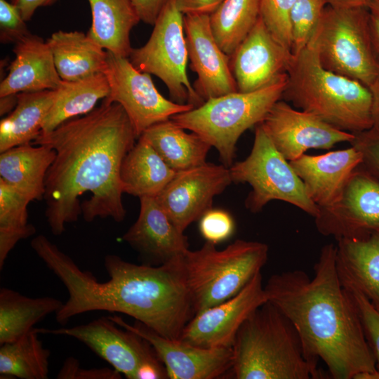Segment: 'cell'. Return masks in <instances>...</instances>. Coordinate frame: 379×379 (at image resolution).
<instances>
[{
    "label": "cell",
    "mask_w": 379,
    "mask_h": 379,
    "mask_svg": "<svg viewBox=\"0 0 379 379\" xmlns=\"http://www.w3.org/2000/svg\"><path fill=\"white\" fill-rule=\"evenodd\" d=\"M128 151L120 168L124 193L156 197L175 175L157 151L143 138Z\"/></svg>",
    "instance_id": "obj_27"
},
{
    "label": "cell",
    "mask_w": 379,
    "mask_h": 379,
    "mask_svg": "<svg viewBox=\"0 0 379 379\" xmlns=\"http://www.w3.org/2000/svg\"><path fill=\"white\" fill-rule=\"evenodd\" d=\"M231 182L229 167L206 162L176 172L156 199L172 222L184 232L212 208L213 198Z\"/></svg>",
    "instance_id": "obj_14"
},
{
    "label": "cell",
    "mask_w": 379,
    "mask_h": 379,
    "mask_svg": "<svg viewBox=\"0 0 379 379\" xmlns=\"http://www.w3.org/2000/svg\"><path fill=\"white\" fill-rule=\"evenodd\" d=\"M62 80L74 81L103 72L107 51L81 32L62 30L46 41Z\"/></svg>",
    "instance_id": "obj_25"
},
{
    "label": "cell",
    "mask_w": 379,
    "mask_h": 379,
    "mask_svg": "<svg viewBox=\"0 0 379 379\" xmlns=\"http://www.w3.org/2000/svg\"><path fill=\"white\" fill-rule=\"evenodd\" d=\"M140 201L138 218L123 239L140 253L142 264L161 265L187 251V237L172 222L156 197H142Z\"/></svg>",
    "instance_id": "obj_20"
},
{
    "label": "cell",
    "mask_w": 379,
    "mask_h": 379,
    "mask_svg": "<svg viewBox=\"0 0 379 379\" xmlns=\"http://www.w3.org/2000/svg\"><path fill=\"white\" fill-rule=\"evenodd\" d=\"M260 16V0H223L209 15L214 38L230 57Z\"/></svg>",
    "instance_id": "obj_32"
},
{
    "label": "cell",
    "mask_w": 379,
    "mask_h": 379,
    "mask_svg": "<svg viewBox=\"0 0 379 379\" xmlns=\"http://www.w3.org/2000/svg\"><path fill=\"white\" fill-rule=\"evenodd\" d=\"M327 69L368 88L379 77L367 7L327 5L310 41Z\"/></svg>",
    "instance_id": "obj_8"
},
{
    "label": "cell",
    "mask_w": 379,
    "mask_h": 379,
    "mask_svg": "<svg viewBox=\"0 0 379 379\" xmlns=\"http://www.w3.org/2000/svg\"><path fill=\"white\" fill-rule=\"evenodd\" d=\"M354 135L350 144L361 153V165L379 179V130L372 127Z\"/></svg>",
    "instance_id": "obj_40"
},
{
    "label": "cell",
    "mask_w": 379,
    "mask_h": 379,
    "mask_svg": "<svg viewBox=\"0 0 379 379\" xmlns=\"http://www.w3.org/2000/svg\"><path fill=\"white\" fill-rule=\"evenodd\" d=\"M267 301L260 272L231 298L196 314L179 340L201 348H232L241 324Z\"/></svg>",
    "instance_id": "obj_15"
},
{
    "label": "cell",
    "mask_w": 379,
    "mask_h": 379,
    "mask_svg": "<svg viewBox=\"0 0 379 379\" xmlns=\"http://www.w3.org/2000/svg\"><path fill=\"white\" fill-rule=\"evenodd\" d=\"M107 53L103 73L108 81L109 93L103 100L123 107L138 139L150 126L194 107L166 99L157 89L149 74L135 68L128 58Z\"/></svg>",
    "instance_id": "obj_11"
},
{
    "label": "cell",
    "mask_w": 379,
    "mask_h": 379,
    "mask_svg": "<svg viewBox=\"0 0 379 379\" xmlns=\"http://www.w3.org/2000/svg\"><path fill=\"white\" fill-rule=\"evenodd\" d=\"M287 74L274 83L251 92L237 91L206 100L171 119L200 135L218 152L222 164H233L236 145L248 128L261 123L272 106L282 98Z\"/></svg>",
    "instance_id": "obj_7"
},
{
    "label": "cell",
    "mask_w": 379,
    "mask_h": 379,
    "mask_svg": "<svg viewBox=\"0 0 379 379\" xmlns=\"http://www.w3.org/2000/svg\"><path fill=\"white\" fill-rule=\"evenodd\" d=\"M14 60L0 84V98L23 92L55 90L62 82L46 41L32 33L13 49Z\"/></svg>",
    "instance_id": "obj_22"
},
{
    "label": "cell",
    "mask_w": 379,
    "mask_h": 379,
    "mask_svg": "<svg viewBox=\"0 0 379 379\" xmlns=\"http://www.w3.org/2000/svg\"><path fill=\"white\" fill-rule=\"evenodd\" d=\"M55 157V151L44 145L10 148L0 154V180L31 201L44 199L46 174Z\"/></svg>",
    "instance_id": "obj_24"
},
{
    "label": "cell",
    "mask_w": 379,
    "mask_h": 379,
    "mask_svg": "<svg viewBox=\"0 0 379 379\" xmlns=\"http://www.w3.org/2000/svg\"><path fill=\"white\" fill-rule=\"evenodd\" d=\"M20 11L10 1L0 0V41L15 44L30 34Z\"/></svg>",
    "instance_id": "obj_39"
},
{
    "label": "cell",
    "mask_w": 379,
    "mask_h": 379,
    "mask_svg": "<svg viewBox=\"0 0 379 379\" xmlns=\"http://www.w3.org/2000/svg\"><path fill=\"white\" fill-rule=\"evenodd\" d=\"M337 248L324 246L311 279L294 270L272 275L264 286L267 301L295 326L307 359L326 365L334 379H379L356 305L336 266Z\"/></svg>",
    "instance_id": "obj_3"
},
{
    "label": "cell",
    "mask_w": 379,
    "mask_h": 379,
    "mask_svg": "<svg viewBox=\"0 0 379 379\" xmlns=\"http://www.w3.org/2000/svg\"><path fill=\"white\" fill-rule=\"evenodd\" d=\"M267 244L237 239L222 250L206 241L178 258L194 315L238 293L265 265Z\"/></svg>",
    "instance_id": "obj_6"
},
{
    "label": "cell",
    "mask_w": 379,
    "mask_h": 379,
    "mask_svg": "<svg viewBox=\"0 0 379 379\" xmlns=\"http://www.w3.org/2000/svg\"><path fill=\"white\" fill-rule=\"evenodd\" d=\"M119 327L108 317H102L70 328L35 330L39 334L74 338L126 378L135 379L136 371L142 365L160 359L147 340L133 331Z\"/></svg>",
    "instance_id": "obj_13"
},
{
    "label": "cell",
    "mask_w": 379,
    "mask_h": 379,
    "mask_svg": "<svg viewBox=\"0 0 379 379\" xmlns=\"http://www.w3.org/2000/svg\"><path fill=\"white\" fill-rule=\"evenodd\" d=\"M188 58L197 73L194 89L206 101L238 91L230 67V57L217 44L208 14L184 15Z\"/></svg>",
    "instance_id": "obj_19"
},
{
    "label": "cell",
    "mask_w": 379,
    "mask_h": 379,
    "mask_svg": "<svg viewBox=\"0 0 379 379\" xmlns=\"http://www.w3.org/2000/svg\"><path fill=\"white\" fill-rule=\"evenodd\" d=\"M373 98V127L379 130V77L369 87Z\"/></svg>",
    "instance_id": "obj_46"
},
{
    "label": "cell",
    "mask_w": 379,
    "mask_h": 379,
    "mask_svg": "<svg viewBox=\"0 0 379 379\" xmlns=\"http://www.w3.org/2000/svg\"><path fill=\"white\" fill-rule=\"evenodd\" d=\"M293 55L267 27L260 16L230 56V67L239 92L264 88L287 74Z\"/></svg>",
    "instance_id": "obj_18"
},
{
    "label": "cell",
    "mask_w": 379,
    "mask_h": 379,
    "mask_svg": "<svg viewBox=\"0 0 379 379\" xmlns=\"http://www.w3.org/2000/svg\"><path fill=\"white\" fill-rule=\"evenodd\" d=\"M138 137L118 103L102 101L91 112L41 133L34 145L55 151L46 177L45 216L51 232L61 235L78 220L125 218L120 168Z\"/></svg>",
    "instance_id": "obj_1"
},
{
    "label": "cell",
    "mask_w": 379,
    "mask_h": 379,
    "mask_svg": "<svg viewBox=\"0 0 379 379\" xmlns=\"http://www.w3.org/2000/svg\"><path fill=\"white\" fill-rule=\"evenodd\" d=\"M55 92L41 133L50 132L67 120L91 112L100 100L108 95L109 84L105 74L100 72L78 80H62Z\"/></svg>",
    "instance_id": "obj_29"
},
{
    "label": "cell",
    "mask_w": 379,
    "mask_h": 379,
    "mask_svg": "<svg viewBox=\"0 0 379 379\" xmlns=\"http://www.w3.org/2000/svg\"><path fill=\"white\" fill-rule=\"evenodd\" d=\"M168 0H133L140 20L154 25L159 13Z\"/></svg>",
    "instance_id": "obj_42"
},
{
    "label": "cell",
    "mask_w": 379,
    "mask_h": 379,
    "mask_svg": "<svg viewBox=\"0 0 379 379\" xmlns=\"http://www.w3.org/2000/svg\"><path fill=\"white\" fill-rule=\"evenodd\" d=\"M179 10L184 14L212 13L223 0H175Z\"/></svg>",
    "instance_id": "obj_43"
},
{
    "label": "cell",
    "mask_w": 379,
    "mask_h": 379,
    "mask_svg": "<svg viewBox=\"0 0 379 379\" xmlns=\"http://www.w3.org/2000/svg\"><path fill=\"white\" fill-rule=\"evenodd\" d=\"M199 231L206 241L217 244L232 235L234 222L228 212L211 208L199 219Z\"/></svg>",
    "instance_id": "obj_38"
},
{
    "label": "cell",
    "mask_w": 379,
    "mask_h": 379,
    "mask_svg": "<svg viewBox=\"0 0 379 379\" xmlns=\"http://www.w3.org/2000/svg\"><path fill=\"white\" fill-rule=\"evenodd\" d=\"M261 124L276 148L289 161L309 149H330L338 142L351 143L355 136L281 100L272 106Z\"/></svg>",
    "instance_id": "obj_16"
},
{
    "label": "cell",
    "mask_w": 379,
    "mask_h": 379,
    "mask_svg": "<svg viewBox=\"0 0 379 379\" xmlns=\"http://www.w3.org/2000/svg\"><path fill=\"white\" fill-rule=\"evenodd\" d=\"M14 4L27 22L31 20L35 11L40 7L53 4L56 0H9Z\"/></svg>",
    "instance_id": "obj_45"
},
{
    "label": "cell",
    "mask_w": 379,
    "mask_h": 379,
    "mask_svg": "<svg viewBox=\"0 0 379 379\" xmlns=\"http://www.w3.org/2000/svg\"><path fill=\"white\" fill-rule=\"evenodd\" d=\"M255 126L251 153L230 167L232 182L248 183L252 188L246 208L258 213L270 201L279 200L317 218L320 208L309 197L290 161L276 148L262 124Z\"/></svg>",
    "instance_id": "obj_9"
},
{
    "label": "cell",
    "mask_w": 379,
    "mask_h": 379,
    "mask_svg": "<svg viewBox=\"0 0 379 379\" xmlns=\"http://www.w3.org/2000/svg\"><path fill=\"white\" fill-rule=\"evenodd\" d=\"M367 8L373 50L379 64V0H373L368 5Z\"/></svg>",
    "instance_id": "obj_44"
},
{
    "label": "cell",
    "mask_w": 379,
    "mask_h": 379,
    "mask_svg": "<svg viewBox=\"0 0 379 379\" xmlns=\"http://www.w3.org/2000/svg\"><path fill=\"white\" fill-rule=\"evenodd\" d=\"M282 98L340 130L373 127V98L362 83L326 69L312 44L293 55Z\"/></svg>",
    "instance_id": "obj_5"
},
{
    "label": "cell",
    "mask_w": 379,
    "mask_h": 379,
    "mask_svg": "<svg viewBox=\"0 0 379 379\" xmlns=\"http://www.w3.org/2000/svg\"><path fill=\"white\" fill-rule=\"evenodd\" d=\"M91 25L86 33L107 51L128 58L130 33L140 21L133 0H88Z\"/></svg>",
    "instance_id": "obj_26"
},
{
    "label": "cell",
    "mask_w": 379,
    "mask_h": 379,
    "mask_svg": "<svg viewBox=\"0 0 379 379\" xmlns=\"http://www.w3.org/2000/svg\"><path fill=\"white\" fill-rule=\"evenodd\" d=\"M171 119L156 124L140 136L175 172L206 163L211 145L198 134L186 133ZM139 137V138H140Z\"/></svg>",
    "instance_id": "obj_28"
},
{
    "label": "cell",
    "mask_w": 379,
    "mask_h": 379,
    "mask_svg": "<svg viewBox=\"0 0 379 379\" xmlns=\"http://www.w3.org/2000/svg\"><path fill=\"white\" fill-rule=\"evenodd\" d=\"M295 0H260V17L284 46L291 51L290 13Z\"/></svg>",
    "instance_id": "obj_36"
},
{
    "label": "cell",
    "mask_w": 379,
    "mask_h": 379,
    "mask_svg": "<svg viewBox=\"0 0 379 379\" xmlns=\"http://www.w3.org/2000/svg\"><path fill=\"white\" fill-rule=\"evenodd\" d=\"M327 5V0H295L290 13L293 55L308 45Z\"/></svg>",
    "instance_id": "obj_35"
},
{
    "label": "cell",
    "mask_w": 379,
    "mask_h": 379,
    "mask_svg": "<svg viewBox=\"0 0 379 379\" xmlns=\"http://www.w3.org/2000/svg\"><path fill=\"white\" fill-rule=\"evenodd\" d=\"M373 0H327L328 5L333 7H367Z\"/></svg>",
    "instance_id": "obj_47"
},
{
    "label": "cell",
    "mask_w": 379,
    "mask_h": 379,
    "mask_svg": "<svg viewBox=\"0 0 379 379\" xmlns=\"http://www.w3.org/2000/svg\"><path fill=\"white\" fill-rule=\"evenodd\" d=\"M344 287L350 293L356 305L365 337L375 357L379 371V309L357 290Z\"/></svg>",
    "instance_id": "obj_37"
},
{
    "label": "cell",
    "mask_w": 379,
    "mask_h": 379,
    "mask_svg": "<svg viewBox=\"0 0 379 379\" xmlns=\"http://www.w3.org/2000/svg\"><path fill=\"white\" fill-rule=\"evenodd\" d=\"M55 93V90H46L17 94L14 109L0 121V153L38 137Z\"/></svg>",
    "instance_id": "obj_30"
},
{
    "label": "cell",
    "mask_w": 379,
    "mask_h": 379,
    "mask_svg": "<svg viewBox=\"0 0 379 379\" xmlns=\"http://www.w3.org/2000/svg\"><path fill=\"white\" fill-rule=\"evenodd\" d=\"M232 348L230 371L236 379L326 378L305 357L292 322L269 301L241 324Z\"/></svg>",
    "instance_id": "obj_4"
},
{
    "label": "cell",
    "mask_w": 379,
    "mask_h": 379,
    "mask_svg": "<svg viewBox=\"0 0 379 379\" xmlns=\"http://www.w3.org/2000/svg\"><path fill=\"white\" fill-rule=\"evenodd\" d=\"M30 245L67 291V301L55 313L62 325L77 315L103 310L128 315L160 335L179 340L194 316L178 257L152 266L109 254L104 267L109 278L100 281L91 272L80 269L45 235L36 236Z\"/></svg>",
    "instance_id": "obj_2"
},
{
    "label": "cell",
    "mask_w": 379,
    "mask_h": 379,
    "mask_svg": "<svg viewBox=\"0 0 379 379\" xmlns=\"http://www.w3.org/2000/svg\"><path fill=\"white\" fill-rule=\"evenodd\" d=\"M148 41L132 48L128 57L138 70L159 78L173 101L197 107L204 101L187 74L188 53L184 35V14L175 0H168L159 13Z\"/></svg>",
    "instance_id": "obj_10"
},
{
    "label": "cell",
    "mask_w": 379,
    "mask_h": 379,
    "mask_svg": "<svg viewBox=\"0 0 379 379\" xmlns=\"http://www.w3.org/2000/svg\"><path fill=\"white\" fill-rule=\"evenodd\" d=\"M108 317L118 326L147 340L170 379H213L231 370L232 348H201L164 338L138 321L129 324L121 316L113 314Z\"/></svg>",
    "instance_id": "obj_17"
},
{
    "label": "cell",
    "mask_w": 379,
    "mask_h": 379,
    "mask_svg": "<svg viewBox=\"0 0 379 379\" xmlns=\"http://www.w3.org/2000/svg\"><path fill=\"white\" fill-rule=\"evenodd\" d=\"M33 328L15 341L1 345V378L47 379L50 350L44 347Z\"/></svg>",
    "instance_id": "obj_33"
},
{
    "label": "cell",
    "mask_w": 379,
    "mask_h": 379,
    "mask_svg": "<svg viewBox=\"0 0 379 379\" xmlns=\"http://www.w3.org/2000/svg\"><path fill=\"white\" fill-rule=\"evenodd\" d=\"M59 379H120L121 374L115 369L109 368H80L77 359L69 357L57 374Z\"/></svg>",
    "instance_id": "obj_41"
},
{
    "label": "cell",
    "mask_w": 379,
    "mask_h": 379,
    "mask_svg": "<svg viewBox=\"0 0 379 379\" xmlns=\"http://www.w3.org/2000/svg\"><path fill=\"white\" fill-rule=\"evenodd\" d=\"M31 201L0 180V270L10 251L22 239L36 232L28 222L27 206Z\"/></svg>",
    "instance_id": "obj_34"
},
{
    "label": "cell",
    "mask_w": 379,
    "mask_h": 379,
    "mask_svg": "<svg viewBox=\"0 0 379 379\" xmlns=\"http://www.w3.org/2000/svg\"><path fill=\"white\" fill-rule=\"evenodd\" d=\"M63 302L46 296L30 298L2 287L0 289V345L17 340L48 314L56 313Z\"/></svg>",
    "instance_id": "obj_31"
},
{
    "label": "cell",
    "mask_w": 379,
    "mask_h": 379,
    "mask_svg": "<svg viewBox=\"0 0 379 379\" xmlns=\"http://www.w3.org/2000/svg\"><path fill=\"white\" fill-rule=\"evenodd\" d=\"M337 241L336 266L343 285L379 309V233Z\"/></svg>",
    "instance_id": "obj_23"
},
{
    "label": "cell",
    "mask_w": 379,
    "mask_h": 379,
    "mask_svg": "<svg viewBox=\"0 0 379 379\" xmlns=\"http://www.w3.org/2000/svg\"><path fill=\"white\" fill-rule=\"evenodd\" d=\"M362 155L354 146L319 155L302 154L290 164L311 200L320 208L335 204Z\"/></svg>",
    "instance_id": "obj_21"
},
{
    "label": "cell",
    "mask_w": 379,
    "mask_h": 379,
    "mask_svg": "<svg viewBox=\"0 0 379 379\" xmlns=\"http://www.w3.org/2000/svg\"><path fill=\"white\" fill-rule=\"evenodd\" d=\"M314 219L320 233L337 241L379 233V179L360 164L338 202Z\"/></svg>",
    "instance_id": "obj_12"
}]
</instances>
